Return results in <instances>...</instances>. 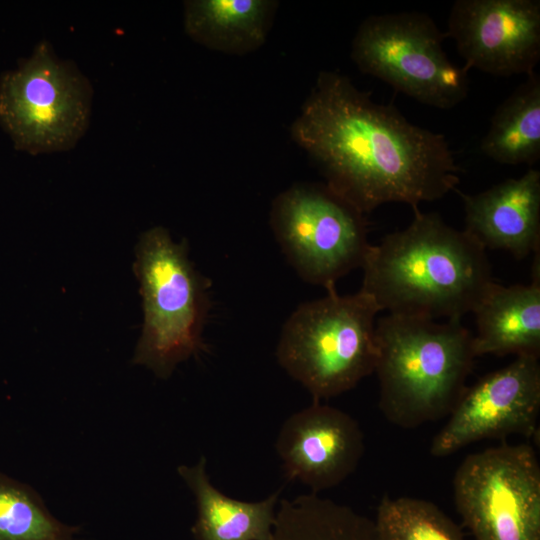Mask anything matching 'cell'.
Masks as SVG:
<instances>
[{
	"mask_svg": "<svg viewBox=\"0 0 540 540\" xmlns=\"http://www.w3.org/2000/svg\"><path fill=\"white\" fill-rule=\"evenodd\" d=\"M291 135L325 185L364 215L390 202L418 207L460 182L444 135L409 122L392 104L374 102L338 72L319 73Z\"/></svg>",
	"mask_w": 540,
	"mask_h": 540,
	"instance_id": "1",
	"label": "cell"
},
{
	"mask_svg": "<svg viewBox=\"0 0 540 540\" xmlns=\"http://www.w3.org/2000/svg\"><path fill=\"white\" fill-rule=\"evenodd\" d=\"M412 209L406 228L370 246L360 291L388 314L461 320L494 283L487 250L438 214Z\"/></svg>",
	"mask_w": 540,
	"mask_h": 540,
	"instance_id": "2",
	"label": "cell"
},
{
	"mask_svg": "<svg viewBox=\"0 0 540 540\" xmlns=\"http://www.w3.org/2000/svg\"><path fill=\"white\" fill-rule=\"evenodd\" d=\"M379 408L413 429L448 416L466 389L476 355L461 320L387 314L376 321Z\"/></svg>",
	"mask_w": 540,
	"mask_h": 540,
	"instance_id": "3",
	"label": "cell"
},
{
	"mask_svg": "<svg viewBox=\"0 0 540 540\" xmlns=\"http://www.w3.org/2000/svg\"><path fill=\"white\" fill-rule=\"evenodd\" d=\"M298 306L285 322L276 349L280 366L312 395L329 399L374 373L377 360L373 299L362 291Z\"/></svg>",
	"mask_w": 540,
	"mask_h": 540,
	"instance_id": "4",
	"label": "cell"
},
{
	"mask_svg": "<svg viewBox=\"0 0 540 540\" xmlns=\"http://www.w3.org/2000/svg\"><path fill=\"white\" fill-rule=\"evenodd\" d=\"M135 253L144 321L132 362L167 379L179 363L205 348L209 283L189 259L187 246L164 227L145 231Z\"/></svg>",
	"mask_w": 540,
	"mask_h": 540,
	"instance_id": "5",
	"label": "cell"
},
{
	"mask_svg": "<svg viewBox=\"0 0 540 540\" xmlns=\"http://www.w3.org/2000/svg\"><path fill=\"white\" fill-rule=\"evenodd\" d=\"M92 98L77 65L42 40L0 78V125L17 149L32 155L68 151L88 129Z\"/></svg>",
	"mask_w": 540,
	"mask_h": 540,
	"instance_id": "6",
	"label": "cell"
},
{
	"mask_svg": "<svg viewBox=\"0 0 540 540\" xmlns=\"http://www.w3.org/2000/svg\"><path fill=\"white\" fill-rule=\"evenodd\" d=\"M445 38L425 13L371 15L359 25L350 55L362 73L420 103L451 109L467 97L469 79L446 55Z\"/></svg>",
	"mask_w": 540,
	"mask_h": 540,
	"instance_id": "7",
	"label": "cell"
},
{
	"mask_svg": "<svg viewBox=\"0 0 540 540\" xmlns=\"http://www.w3.org/2000/svg\"><path fill=\"white\" fill-rule=\"evenodd\" d=\"M270 225L298 275L326 290L362 267L371 246L365 215L325 184L281 192L272 202Z\"/></svg>",
	"mask_w": 540,
	"mask_h": 540,
	"instance_id": "8",
	"label": "cell"
},
{
	"mask_svg": "<svg viewBox=\"0 0 540 540\" xmlns=\"http://www.w3.org/2000/svg\"><path fill=\"white\" fill-rule=\"evenodd\" d=\"M453 491L474 540H540V464L528 443L469 454Z\"/></svg>",
	"mask_w": 540,
	"mask_h": 540,
	"instance_id": "9",
	"label": "cell"
},
{
	"mask_svg": "<svg viewBox=\"0 0 540 540\" xmlns=\"http://www.w3.org/2000/svg\"><path fill=\"white\" fill-rule=\"evenodd\" d=\"M540 415L539 358L517 356L467 386L434 436L430 453L444 457L485 439L532 437Z\"/></svg>",
	"mask_w": 540,
	"mask_h": 540,
	"instance_id": "10",
	"label": "cell"
},
{
	"mask_svg": "<svg viewBox=\"0 0 540 540\" xmlns=\"http://www.w3.org/2000/svg\"><path fill=\"white\" fill-rule=\"evenodd\" d=\"M444 34L455 41L467 71L528 76L540 60V1L457 0Z\"/></svg>",
	"mask_w": 540,
	"mask_h": 540,
	"instance_id": "11",
	"label": "cell"
},
{
	"mask_svg": "<svg viewBox=\"0 0 540 540\" xmlns=\"http://www.w3.org/2000/svg\"><path fill=\"white\" fill-rule=\"evenodd\" d=\"M364 449L363 432L352 416L314 400L284 422L276 441L287 478L316 494L352 474Z\"/></svg>",
	"mask_w": 540,
	"mask_h": 540,
	"instance_id": "12",
	"label": "cell"
},
{
	"mask_svg": "<svg viewBox=\"0 0 540 540\" xmlns=\"http://www.w3.org/2000/svg\"><path fill=\"white\" fill-rule=\"evenodd\" d=\"M465 228L486 250H504L522 260L540 249V171L529 168L482 192L456 190Z\"/></svg>",
	"mask_w": 540,
	"mask_h": 540,
	"instance_id": "13",
	"label": "cell"
},
{
	"mask_svg": "<svg viewBox=\"0 0 540 540\" xmlns=\"http://www.w3.org/2000/svg\"><path fill=\"white\" fill-rule=\"evenodd\" d=\"M473 314L476 357L491 354L540 357V262L534 254L529 284L494 282Z\"/></svg>",
	"mask_w": 540,
	"mask_h": 540,
	"instance_id": "14",
	"label": "cell"
},
{
	"mask_svg": "<svg viewBox=\"0 0 540 540\" xmlns=\"http://www.w3.org/2000/svg\"><path fill=\"white\" fill-rule=\"evenodd\" d=\"M177 472L195 497L192 533L197 540H271L278 492L257 502L230 498L210 482L204 456L193 466L180 465Z\"/></svg>",
	"mask_w": 540,
	"mask_h": 540,
	"instance_id": "15",
	"label": "cell"
},
{
	"mask_svg": "<svg viewBox=\"0 0 540 540\" xmlns=\"http://www.w3.org/2000/svg\"><path fill=\"white\" fill-rule=\"evenodd\" d=\"M277 7L272 0H189L184 29L210 50L245 55L265 43Z\"/></svg>",
	"mask_w": 540,
	"mask_h": 540,
	"instance_id": "16",
	"label": "cell"
},
{
	"mask_svg": "<svg viewBox=\"0 0 540 540\" xmlns=\"http://www.w3.org/2000/svg\"><path fill=\"white\" fill-rule=\"evenodd\" d=\"M488 158L532 166L540 158V75L527 76L496 108L480 144Z\"/></svg>",
	"mask_w": 540,
	"mask_h": 540,
	"instance_id": "17",
	"label": "cell"
},
{
	"mask_svg": "<svg viewBox=\"0 0 540 540\" xmlns=\"http://www.w3.org/2000/svg\"><path fill=\"white\" fill-rule=\"evenodd\" d=\"M271 540H377L374 523L316 493L281 500Z\"/></svg>",
	"mask_w": 540,
	"mask_h": 540,
	"instance_id": "18",
	"label": "cell"
},
{
	"mask_svg": "<svg viewBox=\"0 0 540 540\" xmlns=\"http://www.w3.org/2000/svg\"><path fill=\"white\" fill-rule=\"evenodd\" d=\"M78 531L54 517L32 486L0 472V540H74Z\"/></svg>",
	"mask_w": 540,
	"mask_h": 540,
	"instance_id": "19",
	"label": "cell"
},
{
	"mask_svg": "<svg viewBox=\"0 0 540 540\" xmlns=\"http://www.w3.org/2000/svg\"><path fill=\"white\" fill-rule=\"evenodd\" d=\"M373 523L377 540H465L449 516L420 498L384 496Z\"/></svg>",
	"mask_w": 540,
	"mask_h": 540,
	"instance_id": "20",
	"label": "cell"
}]
</instances>
